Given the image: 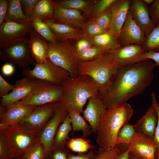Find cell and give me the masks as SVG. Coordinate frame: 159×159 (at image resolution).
<instances>
[{
  "instance_id": "c3c4849f",
  "label": "cell",
  "mask_w": 159,
  "mask_h": 159,
  "mask_svg": "<svg viewBox=\"0 0 159 159\" xmlns=\"http://www.w3.org/2000/svg\"><path fill=\"white\" fill-rule=\"evenodd\" d=\"M95 153L91 150L87 153H78L76 155L71 154L68 159H96Z\"/></svg>"
},
{
  "instance_id": "5bb4252c",
  "label": "cell",
  "mask_w": 159,
  "mask_h": 159,
  "mask_svg": "<svg viewBox=\"0 0 159 159\" xmlns=\"http://www.w3.org/2000/svg\"><path fill=\"white\" fill-rule=\"evenodd\" d=\"M63 93V89L62 85L51 84L46 87L17 102L24 105L37 106L61 102Z\"/></svg>"
},
{
  "instance_id": "5b68a950",
  "label": "cell",
  "mask_w": 159,
  "mask_h": 159,
  "mask_svg": "<svg viewBox=\"0 0 159 159\" xmlns=\"http://www.w3.org/2000/svg\"><path fill=\"white\" fill-rule=\"evenodd\" d=\"M0 135L6 142L13 158L21 156L39 140V133L16 124L0 129Z\"/></svg>"
},
{
  "instance_id": "9f6ffc18",
  "label": "cell",
  "mask_w": 159,
  "mask_h": 159,
  "mask_svg": "<svg viewBox=\"0 0 159 159\" xmlns=\"http://www.w3.org/2000/svg\"><path fill=\"white\" fill-rule=\"evenodd\" d=\"M13 159H21V158L20 157L16 158H14Z\"/></svg>"
},
{
  "instance_id": "2e32d148",
  "label": "cell",
  "mask_w": 159,
  "mask_h": 159,
  "mask_svg": "<svg viewBox=\"0 0 159 159\" xmlns=\"http://www.w3.org/2000/svg\"><path fill=\"white\" fill-rule=\"evenodd\" d=\"M129 155L139 159H155L156 146L153 138L137 132L129 144Z\"/></svg>"
},
{
  "instance_id": "d6986e66",
  "label": "cell",
  "mask_w": 159,
  "mask_h": 159,
  "mask_svg": "<svg viewBox=\"0 0 159 159\" xmlns=\"http://www.w3.org/2000/svg\"><path fill=\"white\" fill-rule=\"evenodd\" d=\"M52 21L82 29L87 21L80 11L64 8L56 5Z\"/></svg>"
},
{
  "instance_id": "f35d334b",
  "label": "cell",
  "mask_w": 159,
  "mask_h": 159,
  "mask_svg": "<svg viewBox=\"0 0 159 159\" xmlns=\"http://www.w3.org/2000/svg\"><path fill=\"white\" fill-rule=\"evenodd\" d=\"M65 146L51 148L45 154L44 159H68L71 153Z\"/></svg>"
},
{
  "instance_id": "4dcf8cb0",
  "label": "cell",
  "mask_w": 159,
  "mask_h": 159,
  "mask_svg": "<svg viewBox=\"0 0 159 159\" xmlns=\"http://www.w3.org/2000/svg\"><path fill=\"white\" fill-rule=\"evenodd\" d=\"M31 23L34 29L44 38L49 43H54L57 38L49 27L39 19L32 15Z\"/></svg>"
},
{
  "instance_id": "484cf974",
  "label": "cell",
  "mask_w": 159,
  "mask_h": 159,
  "mask_svg": "<svg viewBox=\"0 0 159 159\" xmlns=\"http://www.w3.org/2000/svg\"><path fill=\"white\" fill-rule=\"evenodd\" d=\"M96 1L93 0H60L54 1L57 6L80 11L90 19L93 15V7Z\"/></svg>"
},
{
  "instance_id": "7dc6e473",
  "label": "cell",
  "mask_w": 159,
  "mask_h": 159,
  "mask_svg": "<svg viewBox=\"0 0 159 159\" xmlns=\"http://www.w3.org/2000/svg\"><path fill=\"white\" fill-rule=\"evenodd\" d=\"M16 85H11L7 81L0 75V97L8 95L10 91L14 90Z\"/></svg>"
},
{
  "instance_id": "7bdbcfd3",
  "label": "cell",
  "mask_w": 159,
  "mask_h": 159,
  "mask_svg": "<svg viewBox=\"0 0 159 159\" xmlns=\"http://www.w3.org/2000/svg\"><path fill=\"white\" fill-rule=\"evenodd\" d=\"M115 0H96L93 7L92 17L96 16L110 8Z\"/></svg>"
},
{
  "instance_id": "f6af8a7d",
  "label": "cell",
  "mask_w": 159,
  "mask_h": 159,
  "mask_svg": "<svg viewBox=\"0 0 159 159\" xmlns=\"http://www.w3.org/2000/svg\"><path fill=\"white\" fill-rule=\"evenodd\" d=\"M150 15L155 26L159 25V0H155L148 7Z\"/></svg>"
},
{
  "instance_id": "6f0895ef",
  "label": "cell",
  "mask_w": 159,
  "mask_h": 159,
  "mask_svg": "<svg viewBox=\"0 0 159 159\" xmlns=\"http://www.w3.org/2000/svg\"><path fill=\"white\" fill-rule=\"evenodd\" d=\"M158 106L159 107V102H158Z\"/></svg>"
},
{
  "instance_id": "9c48e42d",
  "label": "cell",
  "mask_w": 159,
  "mask_h": 159,
  "mask_svg": "<svg viewBox=\"0 0 159 159\" xmlns=\"http://www.w3.org/2000/svg\"><path fill=\"white\" fill-rule=\"evenodd\" d=\"M146 50L142 45H120L104 54L109 62L119 66L135 63L145 59Z\"/></svg>"
},
{
  "instance_id": "7402d4cb",
  "label": "cell",
  "mask_w": 159,
  "mask_h": 159,
  "mask_svg": "<svg viewBox=\"0 0 159 159\" xmlns=\"http://www.w3.org/2000/svg\"><path fill=\"white\" fill-rule=\"evenodd\" d=\"M29 36L28 42L31 56L37 63L42 64L48 58L49 43L34 30Z\"/></svg>"
},
{
  "instance_id": "836d02e7",
  "label": "cell",
  "mask_w": 159,
  "mask_h": 159,
  "mask_svg": "<svg viewBox=\"0 0 159 159\" xmlns=\"http://www.w3.org/2000/svg\"><path fill=\"white\" fill-rule=\"evenodd\" d=\"M137 133L134 125L126 124L118 132L117 136L118 144L125 143L129 144Z\"/></svg>"
},
{
  "instance_id": "7c38bea8",
  "label": "cell",
  "mask_w": 159,
  "mask_h": 159,
  "mask_svg": "<svg viewBox=\"0 0 159 159\" xmlns=\"http://www.w3.org/2000/svg\"><path fill=\"white\" fill-rule=\"evenodd\" d=\"M0 59L16 65L23 70L37 63L31 56L27 39L11 47L0 49Z\"/></svg>"
},
{
  "instance_id": "7a4b0ae2",
  "label": "cell",
  "mask_w": 159,
  "mask_h": 159,
  "mask_svg": "<svg viewBox=\"0 0 159 159\" xmlns=\"http://www.w3.org/2000/svg\"><path fill=\"white\" fill-rule=\"evenodd\" d=\"M133 113L132 107L127 102L107 109L96 133L99 151L111 150L118 144V132L122 127L128 123Z\"/></svg>"
},
{
  "instance_id": "f1b7e54d",
  "label": "cell",
  "mask_w": 159,
  "mask_h": 159,
  "mask_svg": "<svg viewBox=\"0 0 159 159\" xmlns=\"http://www.w3.org/2000/svg\"><path fill=\"white\" fill-rule=\"evenodd\" d=\"M72 130L71 122L68 114L57 130L52 147L65 146L66 143L70 139L69 135Z\"/></svg>"
},
{
  "instance_id": "3957f363",
  "label": "cell",
  "mask_w": 159,
  "mask_h": 159,
  "mask_svg": "<svg viewBox=\"0 0 159 159\" xmlns=\"http://www.w3.org/2000/svg\"><path fill=\"white\" fill-rule=\"evenodd\" d=\"M62 85L63 93L61 102L67 107L80 113H82L84 106L90 98L99 96L96 83L87 75L69 77Z\"/></svg>"
},
{
  "instance_id": "52a82bcc",
  "label": "cell",
  "mask_w": 159,
  "mask_h": 159,
  "mask_svg": "<svg viewBox=\"0 0 159 159\" xmlns=\"http://www.w3.org/2000/svg\"><path fill=\"white\" fill-rule=\"evenodd\" d=\"M22 73L25 77L56 85H62L70 77L67 71L54 64L48 58L42 64L37 63L32 69L27 67L23 70Z\"/></svg>"
},
{
  "instance_id": "603a6c76",
  "label": "cell",
  "mask_w": 159,
  "mask_h": 159,
  "mask_svg": "<svg viewBox=\"0 0 159 159\" xmlns=\"http://www.w3.org/2000/svg\"><path fill=\"white\" fill-rule=\"evenodd\" d=\"M158 121L156 111L151 105L145 115L135 124L137 132L153 138Z\"/></svg>"
},
{
  "instance_id": "11a10c76",
  "label": "cell",
  "mask_w": 159,
  "mask_h": 159,
  "mask_svg": "<svg viewBox=\"0 0 159 159\" xmlns=\"http://www.w3.org/2000/svg\"><path fill=\"white\" fill-rule=\"evenodd\" d=\"M129 159H139L133 156L129 155Z\"/></svg>"
},
{
  "instance_id": "d4e9b609",
  "label": "cell",
  "mask_w": 159,
  "mask_h": 159,
  "mask_svg": "<svg viewBox=\"0 0 159 159\" xmlns=\"http://www.w3.org/2000/svg\"><path fill=\"white\" fill-rule=\"evenodd\" d=\"M56 6L51 0H38L33 10L32 15L44 23L53 20Z\"/></svg>"
},
{
  "instance_id": "816d5d0a",
  "label": "cell",
  "mask_w": 159,
  "mask_h": 159,
  "mask_svg": "<svg viewBox=\"0 0 159 159\" xmlns=\"http://www.w3.org/2000/svg\"><path fill=\"white\" fill-rule=\"evenodd\" d=\"M146 59L153 60L156 66L159 67V52L150 51H146L145 53Z\"/></svg>"
},
{
  "instance_id": "e0dca14e",
  "label": "cell",
  "mask_w": 159,
  "mask_h": 159,
  "mask_svg": "<svg viewBox=\"0 0 159 159\" xmlns=\"http://www.w3.org/2000/svg\"><path fill=\"white\" fill-rule=\"evenodd\" d=\"M145 38V35L135 23L129 10L123 25L118 35V40L120 45L143 46Z\"/></svg>"
},
{
  "instance_id": "277c9868",
  "label": "cell",
  "mask_w": 159,
  "mask_h": 159,
  "mask_svg": "<svg viewBox=\"0 0 159 159\" xmlns=\"http://www.w3.org/2000/svg\"><path fill=\"white\" fill-rule=\"evenodd\" d=\"M119 66L108 62L104 55L93 60L80 62L78 66L79 75H87L96 83L100 97L106 92Z\"/></svg>"
},
{
  "instance_id": "ab89813d",
  "label": "cell",
  "mask_w": 159,
  "mask_h": 159,
  "mask_svg": "<svg viewBox=\"0 0 159 159\" xmlns=\"http://www.w3.org/2000/svg\"><path fill=\"white\" fill-rule=\"evenodd\" d=\"M82 30L85 35L91 37L96 36L106 32L100 27L92 17L87 21Z\"/></svg>"
},
{
  "instance_id": "83f0119b",
  "label": "cell",
  "mask_w": 159,
  "mask_h": 159,
  "mask_svg": "<svg viewBox=\"0 0 159 159\" xmlns=\"http://www.w3.org/2000/svg\"><path fill=\"white\" fill-rule=\"evenodd\" d=\"M93 45L101 48L107 52L119 47L120 45L118 35H114L109 32L92 37Z\"/></svg>"
},
{
  "instance_id": "9a60e30c",
  "label": "cell",
  "mask_w": 159,
  "mask_h": 159,
  "mask_svg": "<svg viewBox=\"0 0 159 159\" xmlns=\"http://www.w3.org/2000/svg\"><path fill=\"white\" fill-rule=\"evenodd\" d=\"M36 107L17 102L7 106L0 105V129L18 124Z\"/></svg>"
},
{
  "instance_id": "ba28073f",
  "label": "cell",
  "mask_w": 159,
  "mask_h": 159,
  "mask_svg": "<svg viewBox=\"0 0 159 159\" xmlns=\"http://www.w3.org/2000/svg\"><path fill=\"white\" fill-rule=\"evenodd\" d=\"M29 22L5 21L0 26V49L11 47L25 40L34 30Z\"/></svg>"
},
{
  "instance_id": "6da1fadb",
  "label": "cell",
  "mask_w": 159,
  "mask_h": 159,
  "mask_svg": "<svg viewBox=\"0 0 159 159\" xmlns=\"http://www.w3.org/2000/svg\"><path fill=\"white\" fill-rule=\"evenodd\" d=\"M149 59L119 66L105 94L100 97L107 108L125 103L142 93L154 78L156 66Z\"/></svg>"
},
{
  "instance_id": "db71d44e",
  "label": "cell",
  "mask_w": 159,
  "mask_h": 159,
  "mask_svg": "<svg viewBox=\"0 0 159 159\" xmlns=\"http://www.w3.org/2000/svg\"><path fill=\"white\" fill-rule=\"evenodd\" d=\"M144 2L147 5L151 4L154 1V0H143Z\"/></svg>"
},
{
  "instance_id": "44dd1931",
  "label": "cell",
  "mask_w": 159,
  "mask_h": 159,
  "mask_svg": "<svg viewBox=\"0 0 159 159\" xmlns=\"http://www.w3.org/2000/svg\"><path fill=\"white\" fill-rule=\"evenodd\" d=\"M131 0H116L110 6L111 20L108 32L117 36L125 21Z\"/></svg>"
},
{
  "instance_id": "f907efd6",
  "label": "cell",
  "mask_w": 159,
  "mask_h": 159,
  "mask_svg": "<svg viewBox=\"0 0 159 159\" xmlns=\"http://www.w3.org/2000/svg\"><path fill=\"white\" fill-rule=\"evenodd\" d=\"M2 73L6 76H9L12 75L15 71L14 65L10 63H6L2 66L1 69Z\"/></svg>"
},
{
  "instance_id": "f546056e",
  "label": "cell",
  "mask_w": 159,
  "mask_h": 159,
  "mask_svg": "<svg viewBox=\"0 0 159 159\" xmlns=\"http://www.w3.org/2000/svg\"><path fill=\"white\" fill-rule=\"evenodd\" d=\"M5 21L18 22H30L23 12L21 5V0H9Z\"/></svg>"
},
{
  "instance_id": "ffe728a7",
  "label": "cell",
  "mask_w": 159,
  "mask_h": 159,
  "mask_svg": "<svg viewBox=\"0 0 159 159\" xmlns=\"http://www.w3.org/2000/svg\"><path fill=\"white\" fill-rule=\"evenodd\" d=\"M107 107L98 96L92 97L82 113L83 117L89 123L93 132L96 133L101 120Z\"/></svg>"
},
{
  "instance_id": "d6a6232c",
  "label": "cell",
  "mask_w": 159,
  "mask_h": 159,
  "mask_svg": "<svg viewBox=\"0 0 159 159\" xmlns=\"http://www.w3.org/2000/svg\"><path fill=\"white\" fill-rule=\"evenodd\" d=\"M143 46L146 51L159 52V25L146 36Z\"/></svg>"
},
{
  "instance_id": "8d00e7d4",
  "label": "cell",
  "mask_w": 159,
  "mask_h": 159,
  "mask_svg": "<svg viewBox=\"0 0 159 159\" xmlns=\"http://www.w3.org/2000/svg\"><path fill=\"white\" fill-rule=\"evenodd\" d=\"M107 52L99 47L93 46L78 55L80 62H88L93 60L104 55Z\"/></svg>"
},
{
  "instance_id": "30bf717a",
  "label": "cell",
  "mask_w": 159,
  "mask_h": 159,
  "mask_svg": "<svg viewBox=\"0 0 159 159\" xmlns=\"http://www.w3.org/2000/svg\"><path fill=\"white\" fill-rule=\"evenodd\" d=\"M15 89L1 96L0 105L6 106L20 101L27 96L46 87L51 84L41 80L25 77L16 81Z\"/></svg>"
},
{
  "instance_id": "681fc988",
  "label": "cell",
  "mask_w": 159,
  "mask_h": 159,
  "mask_svg": "<svg viewBox=\"0 0 159 159\" xmlns=\"http://www.w3.org/2000/svg\"><path fill=\"white\" fill-rule=\"evenodd\" d=\"M9 0H0V26L4 22L7 13Z\"/></svg>"
},
{
  "instance_id": "b9f144b4",
  "label": "cell",
  "mask_w": 159,
  "mask_h": 159,
  "mask_svg": "<svg viewBox=\"0 0 159 159\" xmlns=\"http://www.w3.org/2000/svg\"><path fill=\"white\" fill-rule=\"evenodd\" d=\"M151 97L152 105L155 109L158 116V122L153 139L156 146L155 158V159H159V107L157 101L155 93L154 92L151 93Z\"/></svg>"
},
{
  "instance_id": "ac0fdd59",
  "label": "cell",
  "mask_w": 159,
  "mask_h": 159,
  "mask_svg": "<svg viewBox=\"0 0 159 159\" xmlns=\"http://www.w3.org/2000/svg\"><path fill=\"white\" fill-rule=\"evenodd\" d=\"M129 10L133 20L146 36L155 27L150 15L148 7L143 0H131Z\"/></svg>"
},
{
  "instance_id": "4316f807",
  "label": "cell",
  "mask_w": 159,
  "mask_h": 159,
  "mask_svg": "<svg viewBox=\"0 0 159 159\" xmlns=\"http://www.w3.org/2000/svg\"><path fill=\"white\" fill-rule=\"evenodd\" d=\"M67 108L71 122L73 134L76 131H80L82 133V137H87L93 132L90 125L80 113L69 108Z\"/></svg>"
},
{
  "instance_id": "f5cc1de1",
  "label": "cell",
  "mask_w": 159,
  "mask_h": 159,
  "mask_svg": "<svg viewBox=\"0 0 159 159\" xmlns=\"http://www.w3.org/2000/svg\"><path fill=\"white\" fill-rule=\"evenodd\" d=\"M130 149L128 148L125 152L119 154L114 159H129Z\"/></svg>"
},
{
  "instance_id": "8992f818",
  "label": "cell",
  "mask_w": 159,
  "mask_h": 159,
  "mask_svg": "<svg viewBox=\"0 0 159 159\" xmlns=\"http://www.w3.org/2000/svg\"><path fill=\"white\" fill-rule=\"evenodd\" d=\"M49 44L48 58L56 65L67 71L70 77L78 76L80 62L78 55L70 40H57L55 43Z\"/></svg>"
},
{
  "instance_id": "d590c367",
  "label": "cell",
  "mask_w": 159,
  "mask_h": 159,
  "mask_svg": "<svg viewBox=\"0 0 159 159\" xmlns=\"http://www.w3.org/2000/svg\"><path fill=\"white\" fill-rule=\"evenodd\" d=\"M45 153L44 148L39 140L20 157L21 159H44Z\"/></svg>"
},
{
  "instance_id": "1f68e13d",
  "label": "cell",
  "mask_w": 159,
  "mask_h": 159,
  "mask_svg": "<svg viewBox=\"0 0 159 159\" xmlns=\"http://www.w3.org/2000/svg\"><path fill=\"white\" fill-rule=\"evenodd\" d=\"M90 141L82 137L70 138L67 142V148L73 152L78 153H85L94 149L96 147L92 145Z\"/></svg>"
},
{
  "instance_id": "cb8c5ba5",
  "label": "cell",
  "mask_w": 159,
  "mask_h": 159,
  "mask_svg": "<svg viewBox=\"0 0 159 159\" xmlns=\"http://www.w3.org/2000/svg\"><path fill=\"white\" fill-rule=\"evenodd\" d=\"M55 36L57 40H77L85 35L82 29L50 21L45 23Z\"/></svg>"
},
{
  "instance_id": "8fae6325",
  "label": "cell",
  "mask_w": 159,
  "mask_h": 159,
  "mask_svg": "<svg viewBox=\"0 0 159 159\" xmlns=\"http://www.w3.org/2000/svg\"><path fill=\"white\" fill-rule=\"evenodd\" d=\"M61 102H53L36 106L18 124L29 130L39 133L53 115Z\"/></svg>"
},
{
  "instance_id": "ee69618b",
  "label": "cell",
  "mask_w": 159,
  "mask_h": 159,
  "mask_svg": "<svg viewBox=\"0 0 159 159\" xmlns=\"http://www.w3.org/2000/svg\"><path fill=\"white\" fill-rule=\"evenodd\" d=\"M38 0H21L23 12L30 22L33 9Z\"/></svg>"
},
{
  "instance_id": "e575fe53",
  "label": "cell",
  "mask_w": 159,
  "mask_h": 159,
  "mask_svg": "<svg viewBox=\"0 0 159 159\" xmlns=\"http://www.w3.org/2000/svg\"><path fill=\"white\" fill-rule=\"evenodd\" d=\"M128 148V145L125 143L117 144L115 148L111 150L95 153L96 159H114L119 154L126 150Z\"/></svg>"
},
{
  "instance_id": "74e56055",
  "label": "cell",
  "mask_w": 159,
  "mask_h": 159,
  "mask_svg": "<svg viewBox=\"0 0 159 159\" xmlns=\"http://www.w3.org/2000/svg\"><path fill=\"white\" fill-rule=\"evenodd\" d=\"M111 17L110 7L96 16L92 17L100 27L105 32H108Z\"/></svg>"
},
{
  "instance_id": "4fadbf2b",
  "label": "cell",
  "mask_w": 159,
  "mask_h": 159,
  "mask_svg": "<svg viewBox=\"0 0 159 159\" xmlns=\"http://www.w3.org/2000/svg\"><path fill=\"white\" fill-rule=\"evenodd\" d=\"M68 114L66 106L61 102L40 132L39 141L44 148L45 155L52 147L57 130Z\"/></svg>"
},
{
  "instance_id": "60d3db41",
  "label": "cell",
  "mask_w": 159,
  "mask_h": 159,
  "mask_svg": "<svg viewBox=\"0 0 159 159\" xmlns=\"http://www.w3.org/2000/svg\"><path fill=\"white\" fill-rule=\"evenodd\" d=\"M92 37L85 35L77 40L74 47L78 55L93 46Z\"/></svg>"
},
{
  "instance_id": "bcb514c9",
  "label": "cell",
  "mask_w": 159,
  "mask_h": 159,
  "mask_svg": "<svg viewBox=\"0 0 159 159\" xmlns=\"http://www.w3.org/2000/svg\"><path fill=\"white\" fill-rule=\"evenodd\" d=\"M9 148L4 137L0 135V159H13Z\"/></svg>"
}]
</instances>
